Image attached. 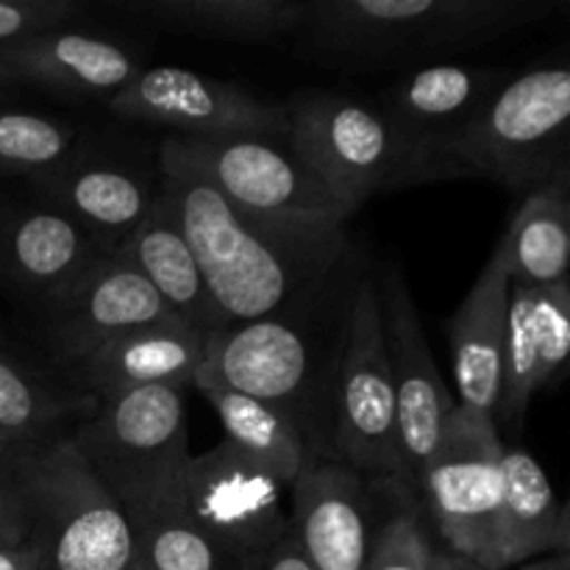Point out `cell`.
<instances>
[{
    "instance_id": "cell-1",
    "label": "cell",
    "mask_w": 570,
    "mask_h": 570,
    "mask_svg": "<svg viewBox=\"0 0 570 570\" xmlns=\"http://www.w3.org/2000/svg\"><path fill=\"white\" fill-rule=\"evenodd\" d=\"M159 184L198 259L223 328L315 298L351 262L348 228L254 215L159 148Z\"/></svg>"
},
{
    "instance_id": "cell-2",
    "label": "cell",
    "mask_w": 570,
    "mask_h": 570,
    "mask_svg": "<svg viewBox=\"0 0 570 570\" xmlns=\"http://www.w3.org/2000/svg\"><path fill=\"white\" fill-rule=\"evenodd\" d=\"M360 271L351 259L315 298L209 334L193 387L250 395L287 417L309 454L332 456L340 351Z\"/></svg>"
},
{
    "instance_id": "cell-3",
    "label": "cell",
    "mask_w": 570,
    "mask_h": 570,
    "mask_svg": "<svg viewBox=\"0 0 570 570\" xmlns=\"http://www.w3.org/2000/svg\"><path fill=\"white\" fill-rule=\"evenodd\" d=\"M551 11L540 0H315L295 37L343 70H384L482 48Z\"/></svg>"
},
{
    "instance_id": "cell-4",
    "label": "cell",
    "mask_w": 570,
    "mask_h": 570,
    "mask_svg": "<svg viewBox=\"0 0 570 570\" xmlns=\"http://www.w3.org/2000/svg\"><path fill=\"white\" fill-rule=\"evenodd\" d=\"M570 70L546 65L504 81L432 156L434 178L476 176L532 189L566 176Z\"/></svg>"
},
{
    "instance_id": "cell-5",
    "label": "cell",
    "mask_w": 570,
    "mask_h": 570,
    "mask_svg": "<svg viewBox=\"0 0 570 570\" xmlns=\"http://www.w3.org/2000/svg\"><path fill=\"white\" fill-rule=\"evenodd\" d=\"M3 465L28 515L45 570H137L134 529L70 434L6 451Z\"/></svg>"
},
{
    "instance_id": "cell-6",
    "label": "cell",
    "mask_w": 570,
    "mask_h": 570,
    "mask_svg": "<svg viewBox=\"0 0 570 570\" xmlns=\"http://www.w3.org/2000/svg\"><path fill=\"white\" fill-rule=\"evenodd\" d=\"M70 440L131 529L178 507L193 456L181 390L145 387L98 401Z\"/></svg>"
},
{
    "instance_id": "cell-7",
    "label": "cell",
    "mask_w": 570,
    "mask_h": 570,
    "mask_svg": "<svg viewBox=\"0 0 570 570\" xmlns=\"http://www.w3.org/2000/svg\"><path fill=\"white\" fill-rule=\"evenodd\" d=\"M282 106L289 150L354 209L384 189L434 181L426 159L376 104L340 92H298Z\"/></svg>"
},
{
    "instance_id": "cell-8",
    "label": "cell",
    "mask_w": 570,
    "mask_h": 570,
    "mask_svg": "<svg viewBox=\"0 0 570 570\" xmlns=\"http://www.w3.org/2000/svg\"><path fill=\"white\" fill-rule=\"evenodd\" d=\"M332 460L373 484L410 488L401 460L399 412L382 332L379 282L367 267L356 276L334 390Z\"/></svg>"
},
{
    "instance_id": "cell-9",
    "label": "cell",
    "mask_w": 570,
    "mask_h": 570,
    "mask_svg": "<svg viewBox=\"0 0 570 570\" xmlns=\"http://www.w3.org/2000/svg\"><path fill=\"white\" fill-rule=\"evenodd\" d=\"M217 193L254 215L289 223L348 226L354 206L289 150L287 139H165Z\"/></svg>"
},
{
    "instance_id": "cell-10",
    "label": "cell",
    "mask_w": 570,
    "mask_h": 570,
    "mask_svg": "<svg viewBox=\"0 0 570 570\" xmlns=\"http://www.w3.org/2000/svg\"><path fill=\"white\" fill-rule=\"evenodd\" d=\"M501 445L493 417L456 406L417 482L449 554L488 570L499 551Z\"/></svg>"
},
{
    "instance_id": "cell-11",
    "label": "cell",
    "mask_w": 570,
    "mask_h": 570,
    "mask_svg": "<svg viewBox=\"0 0 570 570\" xmlns=\"http://www.w3.org/2000/svg\"><path fill=\"white\" fill-rule=\"evenodd\" d=\"M287 495L289 484L220 440L204 454L189 456L178 488V510L237 568L289 532Z\"/></svg>"
},
{
    "instance_id": "cell-12",
    "label": "cell",
    "mask_w": 570,
    "mask_h": 570,
    "mask_svg": "<svg viewBox=\"0 0 570 570\" xmlns=\"http://www.w3.org/2000/svg\"><path fill=\"white\" fill-rule=\"evenodd\" d=\"M106 106L122 120L167 128L170 139H287L284 106L178 65L145 67Z\"/></svg>"
},
{
    "instance_id": "cell-13",
    "label": "cell",
    "mask_w": 570,
    "mask_h": 570,
    "mask_svg": "<svg viewBox=\"0 0 570 570\" xmlns=\"http://www.w3.org/2000/svg\"><path fill=\"white\" fill-rule=\"evenodd\" d=\"M379 304H382L384 348H387L395 412H399L401 460H404L406 482L417 490L423 468L438 451L445 423L454 415L456 399L434 362L415 298L399 265L384 271L379 282Z\"/></svg>"
},
{
    "instance_id": "cell-14",
    "label": "cell",
    "mask_w": 570,
    "mask_h": 570,
    "mask_svg": "<svg viewBox=\"0 0 570 570\" xmlns=\"http://www.w3.org/2000/svg\"><path fill=\"white\" fill-rule=\"evenodd\" d=\"M373 482L332 456L306 454L289 482V532L315 570H365L379 521Z\"/></svg>"
},
{
    "instance_id": "cell-15",
    "label": "cell",
    "mask_w": 570,
    "mask_h": 570,
    "mask_svg": "<svg viewBox=\"0 0 570 570\" xmlns=\"http://www.w3.org/2000/svg\"><path fill=\"white\" fill-rule=\"evenodd\" d=\"M31 184L39 204L65 215L106 250L120 248L131 237L161 193L159 170L150 176L111 154H78L76 145Z\"/></svg>"
},
{
    "instance_id": "cell-16",
    "label": "cell",
    "mask_w": 570,
    "mask_h": 570,
    "mask_svg": "<svg viewBox=\"0 0 570 570\" xmlns=\"http://www.w3.org/2000/svg\"><path fill=\"white\" fill-rule=\"evenodd\" d=\"M173 312L122 248L109 250L92 271L50 306V343L65 365H78L117 334L173 321Z\"/></svg>"
},
{
    "instance_id": "cell-17",
    "label": "cell",
    "mask_w": 570,
    "mask_h": 570,
    "mask_svg": "<svg viewBox=\"0 0 570 570\" xmlns=\"http://www.w3.org/2000/svg\"><path fill=\"white\" fill-rule=\"evenodd\" d=\"M0 61L14 72L20 87L31 83L65 98L106 104L145 70L128 42L67 28L3 45Z\"/></svg>"
},
{
    "instance_id": "cell-18",
    "label": "cell",
    "mask_w": 570,
    "mask_h": 570,
    "mask_svg": "<svg viewBox=\"0 0 570 570\" xmlns=\"http://www.w3.org/2000/svg\"><path fill=\"white\" fill-rule=\"evenodd\" d=\"M204 345L206 334L173 317L117 334L72 365V371L83 395L95 404L145 387H173L184 393L193 387L204 360Z\"/></svg>"
},
{
    "instance_id": "cell-19",
    "label": "cell",
    "mask_w": 570,
    "mask_h": 570,
    "mask_svg": "<svg viewBox=\"0 0 570 570\" xmlns=\"http://www.w3.org/2000/svg\"><path fill=\"white\" fill-rule=\"evenodd\" d=\"M504 83L501 70L488 65H456L438 61L406 72L401 81L384 89L379 109L401 131V137L426 159L432 170V156L451 134L465 126L473 111ZM438 181V178H434Z\"/></svg>"
},
{
    "instance_id": "cell-20",
    "label": "cell",
    "mask_w": 570,
    "mask_h": 570,
    "mask_svg": "<svg viewBox=\"0 0 570 570\" xmlns=\"http://www.w3.org/2000/svg\"><path fill=\"white\" fill-rule=\"evenodd\" d=\"M507 306H510V276L501 254L493 250L449 323L451 365L460 390L456 406L484 417H493L499 404Z\"/></svg>"
},
{
    "instance_id": "cell-21",
    "label": "cell",
    "mask_w": 570,
    "mask_h": 570,
    "mask_svg": "<svg viewBox=\"0 0 570 570\" xmlns=\"http://www.w3.org/2000/svg\"><path fill=\"white\" fill-rule=\"evenodd\" d=\"M109 250L59 212L37 204L3 223L0 259L26 293L59 304Z\"/></svg>"
},
{
    "instance_id": "cell-22",
    "label": "cell",
    "mask_w": 570,
    "mask_h": 570,
    "mask_svg": "<svg viewBox=\"0 0 570 570\" xmlns=\"http://www.w3.org/2000/svg\"><path fill=\"white\" fill-rule=\"evenodd\" d=\"M120 248L178 321L198 328L206 337L220 332V312L212 301L198 259L165 193H159L154 209L145 215V220L134 228V234Z\"/></svg>"
},
{
    "instance_id": "cell-23",
    "label": "cell",
    "mask_w": 570,
    "mask_h": 570,
    "mask_svg": "<svg viewBox=\"0 0 570 570\" xmlns=\"http://www.w3.org/2000/svg\"><path fill=\"white\" fill-rule=\"evenodd\" d=\"M501 512L495 570H512L549 554H568V510L529 451L501 445Z\"/></svg>"
},
{
    "instance_id": "cell-24",
    "label": "cell",
    "mask_w": 570,
    "mask_h": 570,
    "mask_svg": "<svg viewBox=\"0 0 570 570\" xmlns=\"http://www.w3.org/2000/svg\"><path fill=\"white\" fill-rule=\"evenodd\" d=\"M495 250L512 284L549 287L568 282L570 173L527 193Z\"/></svg>"
},
{
    "instance_id": "cell-25",
    "label": "cell",
    "mask_w": 570,
    "mask_h": 570,
    "mask_svg": "<svg viewBox=\"0 0 570 570\" xmlns=\"http://www.w3.org/2000/svg\"><path fill=\"white\" fill-rule=\"evenodd\" d=\"M173 31L226 42H276L304 22L301 0H139L131 6Z\"/></svg>"
},
{
    "instance_id": "cell-26",
    "label": "cell",
    "mask_w": 570,
    "mask_h": 570,
    "mask_svg": "<svg viewBox=\"0 0 570 570\" xmlns=\"http://www.w3.org/2000/svg\"><path fill=\"white\" fill-rule=\"evenodd\" d=\"M195 390L215 410L226 440L234 449L276 473L284 484L293 482L309 451L287 417L278 415L273 406L250 395L234 393V390L209 387V384H195Z\"/></svg>"
},
{
    "instance_id": "cell-27",
    "label": "cell",
    "mask_w": 570,
    "mask_h": 570,
    "mask_svg": "<svg viewBox=\"0 0 570 570\" xmlns=\"http://www.w3.org/2000/svg\"><path fill=\"white\" fill-rule=\"evenodd\" d=\"M95 401L83 393L53 387L0 354V438L9 451L59 438V426L70 417L92 415Z\"/></svg>"
},
{
    "instance_id": "cell-28",
    "label": "cell",
    "mask_w": 570,
    "mask_h": 570,
    "mask_svg": "<svg viewBox=\"0 0 570 570\" xmlns=\"http://www.w3.org/2000/svg\"><path fill=\"white\" fill-rule=\"evenodd\" d=\"M81 131L65 117L26 109H0V176L33 181L59 165Z\"/></svg>"
},
{
    "instance_id": "cell-29",
    "label": "cell",
    "mask_w": 570,
    "mask_h": 570,
    "mask_svg": "<svg viewBox=\"0 0 570 570\" xmlns=\"http://www.w3.org/2000/svg\"><path fill=\"white\" fill-rule=\"evenodd\" d=\"M538 345L532 326V287L510 282V306H507L504 360H501V390L495 404V423L521 426L532 395L538 393Z\"/></svg>"
},
{
    "instance_id": "cell-30",
    "label": "cell",
    "mask_w": 570,
    "mask_h": 570,
    "mask_svg": "<svg viewBox=\"0 0 570 570\" xmlns=\"http://www.w3.org/2000/svg\"><path fill=\"white\" fill-rule=\"evenodd\" d=\"M137 570H237L178 507L134 527Z\"/></svg>"
},
{
    "instance_id": "cell-31",
    "label": "cell",
    "mask_w": 570,
    "mask_h": 570,
    "mask_svg": "<svg viewBox=\"0 0 570 570\" xmlns=\"http://www.w3.org/2000/svg\"><path fill=\"white\" fill-rule=\"evenodd\" d=\"M438 549L423 527L412 495H401V504L379 523L365 570H434Z\"/></svg>"
},
{
    "instance_id": "cell-32",
    "label": "cell",
    "mask_w": 570,
    "mask_h": 570,
    "mask_svg": "<svg viewBox=\"0 0 570 570\" xmlns=\"http://www.w3.org/2000/svg\"><path fill=\"white\" fill-rule=\"evenodd\" d=\"M532 326L538 345V387H549L570 354V284L532 287Z\"/></svg>"
},
{
    "instance_id": "cell-33",
    "label": "cell",
    "mask_w": 570,
    "mask_h": 570,
    "mask_svg": "<svg viewBox=\"0 0 570 570\" xmlns=\"http://www.w3.org/2000/svg\"><path fill=\"white\" fill-rule=\"evenodd\" d=\"M81 11L76 0H0V48L59 31Z\"/></svg>"
},
{
    "instance_id": "cell-34",
    "label": "cell",
    "mask_w": 570,
    "mask_h": 570,
    "mask_svg": "<svg viewBox=\"0 0 570 570\" xmlns=\"http://www.w3.org/2000/svg\"><path fill=\"white\" fill-rule=\"evenodd\" d=\"M3 460V456H0ZM28 543V515L6 465H0V546Z\"/></svg>"
},
{
    "instance_id": "cell-35",
    "label": "cell",
    "mask_w": 570,
    "mask_h": 570,
    "mask_svg": "<svg viewBox=\"0 0 570 570\" xmlns=\"http://www.w3.org/2000/svg\"><path fill=\"white\" fill-rule=\"evenodd\" d=\"M237 570H315L312 562L306 560V554L301 551V546L295 543L293 532L282 534L278 540H273L265 549L254 551L248 560H243Z\"/></svg>"
},
{
    "instance_id": "cell-36",
    "label": "cell",
    "mask_w": 570,
    "mask_h": 570,
    "mask_svg": "<svg viewBox=\"0 0 570 570\" xmlns=\"http://www.w3.org/2000/svg\"><path fill=\"white\" fill-rule=\"evenodd\" d=\"M0 570H45L42 554L31 540L20 546H0Z\"/></svg>"
},
{
    "instance_id": "cell-37",
    "label": "cell",
    "mask_w": 570,
    "mask_h": 570,
    "mask_svg": "<svg viewBox=\"0 0 570 570\" xmlns=\"http://www.w3.org/2000/svg\"><path fill=\"white\" fill-rule=\"evenodd\" d=\"M512 570H570V562H568V554H549V557H540V560L523 562V566Z\"/></svg>"
},
{
    "instance_id": "cell-38",
    "label": "cell",
    "mask_w": 570,
    "mask_h": 570,
    "mask_svg": "<svg viewBox=\"0 0 570 570\" xmlns=\"http://www.w3.org/2000/svg\"><path fill=\"white\" fill-rule=\"evenodd\" d=\"M17 87H20V81L14 78V72H11L9 67L0 61V92H11V89H17Z\"/></svg>"
},
{
    "instance_id": "cell-39",
    "label": "cell",
    "mask_w": 570,
    "mask_h": 570,
    "mask_svg": "<svg viewBox=\"0 0 570 570\" xmlns=\"http://www.w3.org/2000/svg\"><path fill=\"white\" fill-rule=\"evenodd\" d=\"M445 554H449V551H445ZM449 570H488V568H479V566H473V562L449 554Z\"/></svg>"
},
{
    "instance_id": "cell-40",
    "label": "cell",
    "mask_w": 570,
    "mask_h": 570,
    "mask_svg": "<svg viewBox=\"0 0 570 570\" xmlns=\"http://www.w3.org/2000/svg\"><path fill=\"white\" fill-rule=\"evenodd\" d=\"M434 570H449V554H445V551H438V562H434Z\"/></svg>"
},
{
    "instance_id": "cell-41",
    "label": "cell",
    "mask_w": 570,
    "mask_h": 570,
    "mask_svg": "<svg viewBox=\"0 0 570 570\" xmlns=\"http://www.w3.org/2000/svg\"><path fill=\"white\" fill-rule=\"evenodd\" d=\"M6 451H9V445H6V443H3V438H0V456H3Z\"/></svg>"
}]
</instances>
